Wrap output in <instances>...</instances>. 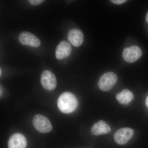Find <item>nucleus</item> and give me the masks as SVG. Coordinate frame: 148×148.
Instances as JSON below:
<instances>
[{
	"label": "nucleus",
	"mask_w": 148,
	"mask_h": 148,
	"mask_svg": "<svg viewBox=\"0 0 148 148\" xmlns=\"http://www.w3.org/2000/svg\"><path fill=\"white\" fill-rule=\"evenodd\" d=\"M110 126L103 120H100L92 125L91 128V133L95 136L105 135L110 132Z\"/></svg>",
	"instance_id": "9b49d317"
},
{
	"label": "nucleus",
	"mask_w": 148,
	"mask_h": 148,
	"mask_svg": "<svg viewBox=\"0 0 148 148\" xmlns=\"http://www.w3.org/2000/svg\"><path fill=\"white\" fill-rule=\"evenodd\" d=\"M44 1H42V0H30V1H29V3L31 4L34 5H39L42 3Z\"/></svg>",
	"instance_id": "ddd939ff"
},
{
	"label": "nucleus",
	"mask_w": 148,
	"mask_h": 148,
	"mask_svg": "<svg viewBox=\"0 0 148 148\" xmlns=\"http://www.w3.org/2000/svg\"><path fill=\"white\" fill-rule=\"evenodd\" d=\"M116 99L121 104L127 105L134 99V96L132 91L125 89L117 94Z\"/></svg>",
	"instance_id": "f8f14e48"
},
{
	"label": "nucleus",
	"mask_w": 148,
	"mask_h": 148,
	"mask_svg": "<svg viewBox=\"0 0 148 148\" xmlns=\"http://www.w3.org/2000/svg\"><path fill=\"white\" fill-rule=\"evenodd\" d=\"M146 105L148 108V96L147 97L146 100Z\"/></svg>",
	"instance_id": "2eb2a0df"
},
{
	"label": "nucleus",
	"mask_w": 148,
	"mask_h": 148,
	"mask_svg": "<svg viewBox=\"0 0 148 148\" xmlns=\"http://www.w3.org/2000/svg\"><path fill=\"white\" fill-rule=\"evenodd\" d=\"M41 83L45 89L51 91L56 88L57 80L54 74L50 71L46 70L42 74Z\"/></svg>",
	"instance_id": "423d86ee"
},
{
	"label": "nucleus",
	"mask_w": 148,
	"mask_h": 148,
	"mask_svg": "<svg viewBox=\"0 0 148 148\" xmlns=\"http://www.w3.org/2000/svg\"><path fill=\"white\" fill-rule=\"evenodd\" d=\"M111 1L115 4L120 5L126 2V1L125 0H112Z\"/></svg>",
	"instance_id": "4468645a"
},
{
	"label": "nucleus",
	"mask_w": 148,
	"mask_h": 148,
	"mask_svg": "<svg viewBox=\"0 0 148 148\" xmlns=\"http://www.w3.org/2000/svg\"><path fill=\"white\" fill-rule=\"evenodd\" d=\"M57 105L61 112L65 114H69L76 110L78 103L76 97L73 93L66 92L62 93L59 96Z\"/></svg>",
	"instance_id": "f257e3e1"
},
{
	"label": "nucleus",
	"mask_w": 148,
	"mask_h": 148,
	"mask_svg": "<svg viewBox=\"0 0 148 148\" xmlns=\"http://www.w3.org/2000/svg\"><path fill=\"white\" fill-rule=\"evenodd\" d=\"M2 89L1 87L0 86V97L1 96L2 94Z\"/></svg>",
	"instance_id": "f3484780"
},
{
	"label": "nucleus",
	"mask_w": 148,
	"mask_h": 148,
	"mask_svg": "<svg viewBox=\"0 0 148 148\" xmlns=\"http://www.w3.org/2000/svg\"><path fill=\"white\" fill-rule=\"evenodd\" d=\"M117 79V76L114 73L108 72L101 76L98 81V86L103 91H108L115 85Z\"/></svg>",
	"instance_id": "f03ea898"
},
{
	"label": "nucleus",
	"mask_w": 148,
	"mask_h": 148,
	"mask_svg": "<svg viewBox=\"0 0 148 148\" xmlns=\"http://www.w3.org/2000/svg\"><path fill=\"white\" fill-rule=\"evenodd\" d=\"M2 72L1 70V69H0V77H1V75Z\"/></svg>",
	"instance_id": "a211bd4d"
},
{
	"label": "nucleus",
	"mask_w": 148,
	"mask_h": 148,
	"mask_svg": "<svg viewBox=\"0 0 148 148\" xmlns=\"http://www.w3.org/2000/svg\"><path fill=\"white\" fill-rule=\"evenodd\" d=\"M68 38L73 45L78 47L83 43L84 36L83 33L79 29H72L68 33Z\"/></svg>",
	"instance_id": "1a4fd4ad"
},
{
	"label": "nucleus",
	"mask_w": 148,
	"mask_h": 148,
	"mask_svg": "<svg viewBox=\"0 0 148 148\" xmlns=\"http://www.w3.org/2000/svg\"><path fill=\"white\" fill-rule=\"evenodd\" d=\"M19 42L24 45L38 47L40 45L39 39L35 35L28 32H21L18 37Z\"/></svg>",
	"instance_id": "0eeeda50"
},
{
	"label": "nucleus",
	"mask_w": 148,
	"mask_h": 148,
	"mask_svg": "<svg viewBox=\"0 0 148 148\" xmlns=\"http://www.w3.org/2000/svg\"><path fill=\"white\" fill-rule=\"evenodd\" d=\"M134 133V130L132 128L129 127L121 128L114 135V140L119 145H125L132 138Z\"/></svg>",
	"instance_id": "39448f33"
},
{
	"label": "nucleus",
	"mask_w": 148,
	"mask_h": 148,
	"mask_svg": "<svg viewBox=\"0 0 148 148\" xmlns=\"http://www.w3.org/2000/svg\"><path fill=\"white\" fill-rule=\"evenodd\" d=\"M142 51L137 46H132L125 49L123 52V56L124 60L129 63L138 61L142 56Z\"/></svg>",
	"instance_id": "20e7f679"
},
{
	"label": "nucleus",
	"mask_w": 148,
	"mask_h": 148,
	"mask_svg": "<svg viewBox=\"0 0 148 148\" xmlns=\"http://www.w3.org/2000/svg\"><path fill=\"white\" fill-rule=\"evenodd\" d=\"M33 123L35 128L41 133H48L52 129V125L49 120L46 117L40 114L34 117Z\"/></svg>",
	"instance_id": "7ed1b4c3"
},
{
	"label": "nucleus",
	"mask_w": 148,
	"mask_h": 148,
	"mask_svg": "<svg viewBox=\"0 0 148 148\" xmlns=\"http://www.w3.org/2000/svg\"><path fill=\"white\" fill-rule=\"evenodd\" d=\"M146 21L147 22V23L148 24V11L147 13V15H146Z\"/></svg>",
	"instance_id": "dca6fc26"
},
{
	"label": "nucleus",
	"mask_w": 148,
	"mask_h": 148,
	"mask_svg": "<svg viewBox=\"0 0 148 148\" xmlns=\"http://www.w3.org/2000/svg\"><path fill=\"white\" fill-rule=\"evenodd\" d=\"M27 146V139L21 133L13 134L9 140L8 148H26Z\"/></svg>",
	"instance_id": "6e6552de"
},
{
	"label": "nucleus",
	"mask_w": 148,
	"mask_h": 148,
	"mask_svg": "<svg viewBox=\"0 0 148 148\" xmlns=\"http://www.w3.org/2000/svg\"><path fill=\"white\" fill-rule=\"evenodd\" d=\"M72 51L71 45L66 41L61 42L56 49V56L59 60L64 59L69 57Z\"/></svg>",
	"instance_id": "9d476101"
}]
</instances>
